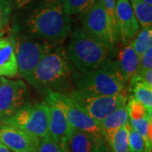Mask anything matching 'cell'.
<instances>
[{
	"instance_id": "obj_20",
	"label": "cell",
	"mask_w": 152,
	"mask_h": 152,
	"mask_svg": "<svg viewBox=\"0 0 152 152\" xmlns=\"http://www.w3.org/2000/svg\"><path fill=\"white\" fill-rule=\"evenodd\" d=\"M130 46L140 58L146 52L147 49L152 47L151 27L142 28L140 31H139L135 37L130 42Z\"/></svg>"
},
{
	"instance_id": "obj_27",
	"label": "cell",
	"mask_w": 152,
	"mask_h": 152,
	"mask_svg": "<svg viewBox=\"0 0 152 152\" xmlns=\"http://www.w3.org/2000/svg\"><path fill=\"white\" fill-rule=\"evenodd\" d=\"M11 13V4L8 0H0V31L8 24Z\"/></svg>"
},
{
	"instance_id": "obj_11",
	"label": "cell",
	"mask_w": 152,
	"mask_h": 152,
	"mask_svg": "<svg viewBox=\"0 0 152 152\" xmlns=\"http://www.w3.org/2000/svg\"><path fill=\"white\" fill-rule=\"evenodd\" d=\"M41 139L16 127L0 124V142L11 152H37Z\"/></svg>"
},
{
	"instance_id": "obj_33",
	"label": "cell",
	"mask_w": 152,
	"mask_h": 152,
	"mask_svg": "<svg viewBox=\"0 0 152 152\" xmlns=\"http://www.w3.org/2000/svg\"><path fill=\"white\" fill-rule=\"evenodd\" d=\"M22 152H29V151H22Z\"/></svg>"
},
{
	"instance_id": "obj_6",
	"label": "cell",
	"mask_w": 152,
	"mask_h": 152,
	"mask_svg": "<svg viewBox=\"0 0 152 152\" xmlns=\"http://www.w3.org/2000/svg\"><path fill=\"white\" fill-rule=\"evenodd\" d=\"M69 95L98 124L116 109L125 105L129 100L128 94L124 93L113 96H92L74 90Z\"/></svg>"
},
{
	"instance_id": "obj_30",
	"label": "cell",
	"mask_w": 152,
	"mask_h": 152,
	"mask_svg": "<svg viewBox=\"0 0 152 152\" xmlns=\"http://www.w3.org/2000/svg\"><path fill=\"white\" fill-rule=\"evenodd\" d=\"M0 152H11L7 147L3 144V143H1L0 142Z\"/></svg>"
},
{
	"instance_id": "obj_14",
	"label": "cell",
	"mask_w": 152,
	"mask_h": 152,
	"mask_svg": "<svg viewBox=\"0 0 152 152\" xmlns=\"http://www.w3.org/2000/svg\"><path fill=\"white\" fill-rule=\"evenodd\" d=\"M49 106V121L48 134L60 144L65 140L73 128L67 119L65 113L59 104L47 100Z\"/></svg>"
},
{
	"instance_id": "obj_23",
	"label": "cell",
	"mask_w": 152,
	"mask_h": 152,
	"mask_svg": "<svg viewBox=\"0 0 152 152\" xmlns=\"http://www.w3.org/2000/svg\"><path fill=\"white\" fill-rule=\"evenodd\" d=\"M127 109H128L129 119H140L148 115H151V113H150L140 102H138L134 97H131L128 100Z\"/></svg>"
},
{
	"instance_id": "obj_7",
	"label": "cell",
	"mask_w": 152,
	"mask_h": 152,
	"mask_svg": "<svg viewBox=\"0 0 152 152\" xmlns=\"http://www.w3.org/2000/svg\"><path fill=\"white\" fill-rule=\"evenodd\" d=\"M47 98V100L53 101L63 107L67 119L73 129L86 132L97 139L104 140L99 124L93 119L84 109L78 106L69 94L53 91L48 93Z\"/></svg>"
},
{
	"instance_id": "obj_8",
	"label": "cell",
	"mask_w": 152,
	"mask_h": 152,
	"mask_svg": "<svg viewBox=\"0 0 152 152\" xmlns=\"http://www.w3.org/2000/svg\"><path fill=\"white\" fill-rule=\"evenodd\" d=\"M15 45L16 54L18 73L26 81L33 86V74L39 61L47 53L54 48L53 44L48 42L20 41Z\"/></svg>"
},
{
	"instance_id": "obj_2",
	"label": "cell",
	"mask_w": 152,
	"mask_h": 152,
	"mask_svg": "<svg viewBox=\"0 0 152 152\" xmlns=\"http://www.w3.org/2000/svg\"><path fill=\"white\" fill-rule=\"evenodd\" d=\"M72 64L63 48H53L36 66L33 86L46 92H61L68 90L73 80Z\"/></svg>"
},
{
	"instance_id": "obj_22",
	"label": "cell",
	"mask_w": 152,
	"mask_h": 152,
	"mask_svg": "<svg viewBox=\"0 0 152 152\" xmlns=\"http://www.w3.org/2000/svg\"><path fill=\"white\" fill-rule=\"evenodd\" d=\"M97 0H62L63 6L68 15L76 14H85Z\"/></svg>"
},
{
	"instance_id": "obj_32",
	"label": "cell",
	"mask_w": 152,
	"mask_h": 152,
	"mask_svg": "<svg viewBox=\"0 0 152 152\" xmlns=\"http://www.w3.org/2000/svg\"><path fill=\"white\" fill-rule=\"evenodd\" d=\"M3 37H4V32L3 31H0V39Z\"/></svg>"
},
{
	"instance_id": "obj_1",
	"label": "cell",
	"mask_w": 152,
	"mask_h": 152,
	"mask_svg": "<svg viewBox=\"0 0 152 152\" xmlns=\"http://www.w3.org/2000/svg\"><path fill=\"white\" fill-rule=\"evenodd\" d=\"M29 31L49 43H59L69 35V15L62 0H44L31 12L27 20Z\"/></svg>"
},
{
	"instance_id": "obj_31",
	"label": "cell",
	"mask_w": 152,
	"mask_h": 152,
	"mask_svg": "<svg viewBox=\"0 0 152 152\" xmlns=\"http://www.w3.org/2000/svg\"><path fill=\"white\" fill-rule=\"evenodd\" d=\"M142 1L147 4H149V5H152V0H142Z\"/></svg>"
},
{
	"instance_id": "obj_26",
	"label": "cell",
	"mask_w": 152,
	"mask_h": 152,
	"mask_svg": "<svg viewBox=\"0 0 152 152\" xmlns=\"http://www.w3.org/2000/svg\"><path fill=\"white\" fill-rule=\"evenodd\" d=\"M97 1H99L103 5L104 9H105V10H106L109 17V20H110L114 33L118 38L119 37L118 29L116 17H115V7H116V1L117 0H97Z\"/></svg>"
},
{
	"instance_id": "obj_29",
	"label": "cell",
	"mask_w": 152,
	"mask_h": 152,
	"mask_svg": "<svg viewBox=\"0 0 152 152\" xmlns=\"http://www.w3.org/2000/svg\"><path fill=\"white\" fill-rule=\"evenodd\" d=\"M14 1L16 3V4L19 7H23V6L26 5L30 2H31L32 0H14Z\"/></svg>"
},
{
	"instance_id": "obj_18",
	"label": "cell",
	"mask_w": 152,
	"mask_h": 152,
	"mask_svg": "<svg viewBox=\"0 0 152 152\" xmlns=\"http://www.w3.org/2000/svg\"><path fill=\"white\" fill-rule=\"evenodd\" d=\"M129 86L134 95L133 97L140 102L150 113H152V88L135 78L131 80Z\"/></svg>"
},
{
	"instance_id": "obj_13",
	"label": "cell",
	"mask_w": 152,
	"mask_h": 152,
	"mask_svg": "<svg viewBox=\"0 0 152 152\" xmlns=\"http://www.w3.org/2000/svg\"><path fill=\"white\" fill-rule=\"evenodd\" d=\"M105 140L73 129L61 145L64 152H107Z\"/></svg>"
},
{
	"instance_id": "obj_3",
	"label": "cell",
	"mask_w": 152,
	"mask_h": 152,
	"mask_svg": "<svg viewBox=\"0 0 152 152\" xmlns=\"http://www.w3.org/2000/svg\"><path fill=\"white\" fill-rule=\"evenodd\" d=\"M76 90L92 96L127 94V85L118 63L107 59L103 64L91 70L74 73Z\"/></svg>"
},
{
	"instance_id": "obj_19",
	"label": "cell",
	"mask_w": 152,
	"mask_h": 152,
	"mask_svg": "<svg viewBox=\"0 0 152 152\" xmlns=\"http://www.w3.org/2000/svg\"><path fill=\"white\" fill-rule=\"evenodd\" d=\"M134 14L140 26L151 28L152 26V5L144 3L142 0H129Z\"/></svg>"
},
{
	"instance_id": "obj_28",
	"label": "cell",
	"mask_w": 152,
	"mask_h": 152,
	"mask_svg": "<svg viewBox=\"0 0 152 152\" xmlns=\"http://www.w3.org/2000/svg\"><path fill=\"white\" fill-rule=\"evenodd\" d=\"M148 69H152V47L147 49L146 52L140 57V64L136 74L141 73Z\"/></svg>"
},
{
	"instance_id": "obj_17",
	"label": "cell",
	"mask_w": 152,
	"mask_h": 152,
	"mask_svg": "<svg viewBox=\"0 0 152 152\" xmlns=\"http://www.w3.org/2000/svg\"><path fill=\"white\" fill-rule=\"evenodd\" d=\"M140 58L137 55L134 50L132 48L130 44L126 45L120 50L118 54V66L125 80L128 84L137 73Z\"/></svg>"
},
{
	"instance_id": "obj_5",
	"label": "cell",
	"mask_w": 152,
	"mask_h": 152,
	"mask_svg": "<svg viewBox=\"0 0 152 152\" xmlns=\"http://www.w3.org/2000/svg\"><path fill=\"white\" fill-rule=\"evenodd\" d=\"M49 106L47 102L26 105L1 124L16 127L42 139L48 134Z\"/></svg>"
},
{
	"instance_id": "obj_12",
	"label": "cell",
	"mask_w": 152,
	"mask_h": 152,
	"mask_svg": "<svg viewBox=\"0 0 152 152\" xmlns=\"http://www.w3.org/2000/svg\"><path fill=\"white\" fill-rule=\"evenodd\" d=\"M115 17L118 35L124 45L129 44L140 31V25L134 14L129 0H117Z\"/></svg>"
},
{
	"instance_id": "obj_16",
	"label": "cell",
	"mask_w": 152,
	"mask_h": 152,
	"mask_svg": "<svg viewBox=\"0 0 152 152\" xmlns=\"http://www.w3.org/2000/svg\"><path fill=\"white\" fill-rule=\"evenodd\" d=\"M18 74L15 49L8 38L0 39V77H15Z\"/></svg>"
},
{
	"instance_id": "obj_24",
	"label": "cell",
	"mask_w": 152,
	"mask_h": 152,
	"mask_svg": "<svg viewBox=\"0 0 152 152\" xmlns=\"http://www.w3.org/2000/svg\"><path fill=\"white\" fill-rule=\"evenodd\" d=\"M129 148L130 152H145V145L143 138L130 124L129 131Z\"/></svg>"
},
{
	"instance_id": "obj_10",
	"label": "cell",
	"mask_w": 152,
	"mask_h": 152,
	"mask_svg": "<svg viewBox=\"0 0 152 152\" xmlns=\"http://www.w3.org/2000/svg\"><path fill=\"white\" fill-rule=\"evenodd\" d=\"M83 29L93 37L108 44L113 48L118 40L113 30L103 5L99 1H96L94 5L85 13Z\"/></svg>"
},
{
	"instance_id": "obj_9",
	"label": "cell",
	"mask_w": 152,
	"mask_h": 152,
	"mask_svg": "<svg viewBox=\"0 0 152 152\" xmlns=\"http://www.w3.org/2000/svg\"><path fill=\"white\" fill-rule=\"evenodd\" d=\"M28 93L27 86L21 80L0 77V124L26 106Z\"/></svg>"
},
{
	"instance_id": "obj_25",
	"label": "cell",
	"mask_w": 152,
	"mask_h": 152,
	"mask_svg": "<svg viewBox=\"0 0 152 152\" xmlns=\"http://www.w3.org/2000/svg\"><path fill=\"white\" fill-rule=\"evenodd\" d=\"M37 152H64L62 145L48 134L41 139Z\"/></svg>"
},
{
	"instance_id": "obj_15",
	"label": "cell",
	"mask_w": 152,
	"mask_h": 152,
	"mask_svg": "<svg viewBox=\"0 0 152 152\" xmlns=\"http://www.w3.org/2000/svg\"><path fill=\"white\" fill-rule=\"evenodd\" d=\"M128 123H129V117L126 103L109 114L99 124L100 129L106 142L108 144L114 134Z\"/></svg>"
},
{
	"instance_id": "obj_21",
	"label": "cell",
	"mask_w": 152,
	"mask_h": 152,
	"mask_svg": "<svg viewBox=\"0 0 152 152\" xmlns=\"http://www.w3.org/2000/svg\"><path fill=\"white\" fill-rule=\"evenodd\" d=\"M129 123L122 126L111 139L108 145L113 152H130L129 148Z\"/></svg>"
},
{
	"instance_id": "obj_4",
	"label": "cell",
	"mask_w": 152,
	"mask_h": 152,
	"mask_svg": "<svg viewBox=\"0 0 152 152\" xmlns=\"http://www.w3.org/2000/svg\"><path fill=\"white\" fill-rule=\"evenodd\" d=\"M113 48L91 36L83 28H77L70 36L67 54L71 64L79 72L96 69L108 59Z\"/></svg>"
}]
</instances>
